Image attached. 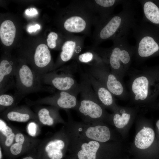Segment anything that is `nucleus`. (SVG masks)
<instances>
[{
	"label": "nucleus",
	"instance_id": "nucleus-1",
	"mask_svg": "<svg viewBox=\"0 0 159 159\" xmlns=\"http://www.w3.org/2000/svg\"><path fill=\"white\" fill-rule=\"evenodd\" d=\"M119 13L112 15L96 25L94 34L95 45L106 40H113L127 35L129 30L136 23L135 12L132 1L126 0Z\"/></svg>",
	"mask_w": 159,
	"mask_h": 159
},
{
	"label": "nucleus",
	"instance_id": "nucleus-2",
	"mask_svg": "<svg viewBox=\"0 0 159 159\" xmlns=\"http://www.w3.org/2000/svg\"><path fill=\"white\" fill-rule=\"evenodd\" d=\"M134 76L130 85L132 100L136 104L151 107L159 96V65Z\"/></svg>",
	"mask_w": 159,
	"mask_h": 159
},
{
	"label": "nucleus",
	"instance_id": "nucleus-3",
	"mask_svg": "<svg viewBox=\"0 0 159 159\" xmlns=\"http://www.w3.org/2000/svg\"><path fill=\"white\" fill-rule=\"evenodd\" d=\"M80 85V99L74 110L82 121L108 124L110 114L100 103L86 73L83 74Z\"/></svg>",
	"mask_w": 159,
	"mask_h": 159
},
{
	"label": "nucleus",
	"instance_id": "nucleus-4",
	"mask_svg": "<svg viewBox=\"0 0 159 159\" xmlns=\"http://www.w3.org/2000/svg\"><path fill=\"white\" fill-rule=\"evenodd\" d=\"M127 36L113 40V45L110 48L102 49L100 53L111 72L122 81L129 68L135 52V46L129 43Z\"/></svg>",
	"mask_w": 159,
	"mask_h": 159
},
{
	"label": "nucleus",
	"instance_id": "nucleus-5",
	"mask_svg": "<svg viewBox=\"0 0 159 159\" xmlns=\"http://www.w3.org/2000/svg\"><path fill=\"white\" fill-rule=\"evenodd\" d=\"M135 40L134 56L138 62L159 56V28L142 21L132 29Z\"/></svg>",
	"mask_w": 159,
	"mask_h": 159
},
{
	"label": "nucleus",
	"instance_id": "nucleus-6",
	"mask_svg": "<svg viewBox=\"0 0 159 159\" xmlns=\"http://www.w3.org/2000/svg\"><path fill=\"white\" fill-rule=\"evenodd\" d=\"M66 130L73 135L86 140L102 143L121 141L117 131L103 122H76L69 117Z\"/></svg>",
	"mask_w": 159,
	"mask_h": 159
},
{
	"label": "nucleus",
	"instance_id": "nucleus-7",
	"mask_svg": "<svg viewBox=\"0 0 159 159\" xmlns=\"http://www.w3.org/2000/svg\"><path fill=\"white\" fill-rule=\"evenodd\" d=\"M70 11L63 25L64 29L72 35L88 33L91 25H96L100 20L89 1L73 3Z\"/></svg>",
	"mask_w": 159,
	"mask_h": 159
},
{
	"label": "nucleus",
	"instance_id": "nucleus-8",
	"mask_svg": "<svg viewBox=\"0 0 159 159\" xmlns=\"http://www.w3.org/2000/svg\"><path fill=\"white\" fill-rule=\"evenodd\" d=\"M66 131L69 140L68 147L76 151L78 159H97L99 153L118 152L122 149L120 142L102 143L84 139Z\"/></svg>",
	"mask_w": 159,
	"mask_h": 159
},
{
	"label": "nucleus",
	"instance_id": "nucleus-9",
	"mask_svg": "<svg viewBox=\"0 0 159 159\" xmlns=\"http://www.w3.org/2000/svg\"><path fill=\"white\" fill-rule=\"evenodd\" d=\"M15 77L16 92L24 97L31 93L51 91L50 87L43 85L40 76L25 64L17 67Z\"/></svg>",
	"mask_w": 159,
	"mask_h": 159
},
{
	"label": "nucleus",
	"instance_id": "nucleus-10",
	"mask_svg": "<svg viewBox=\"0 0 159 159\" xmlns=\"http://www.w3.org/2000/svg\"><path fill=\"white\" fill-rule=\"evenodd\" d=\"M87 72L100 81L114 96L122 99L127 97L122 81L111 72L109 65L103 60L90 66Z\"/></svg>",
	"mask_w": 159,
	"mask_h": 159
},
{
	"label": "nucleus",
	"instance_id": "nucleus-11",
	"mask_svg": "<svg viewBox=\"0 0 159 159\" xmlns=\"http://www.w3.org/2000/svg\"><path fill=\"white\" fill-rule=\"evenodd\" d=\"M138 124L131 150L137 154L159 151L155 130L150 121L141 120Z\"/></svg>",
	"mask_w": 159,
	"mask_h": 159
},
{
	"label": "nucleus",
	"instance_id": "nucleus-12",
	"mask_svg": "<svg viewBox=\"0 0 159 159\" xmlns=\"http://www.w3.org/2000/svg\"><path fill=\"white\" fill-rule=\"evenodd\" d=\"M43 84L49 85L60 91L80 93V85L72 75L68 72L52 71L40 76Z\"/></svg>",
	"mask_w": 159,
	"mask_h": 159
},
{
	"label": "nucleus",
	"instance_id": "nucleus-13",
	"mask_svg": "<svg viewBox=\"0 0 159 159\" xmlns=\"http://www.w3.org/2000/svg\"><path fill=\"white\" fill-rule=\"evenodd\" d=\"M136 108L118 106L110 114L108 124L113 126L123 138L126 137L137 115Z\"/></svg>",
	"mask_w": 159,
	"mask_h": 159
},
{
	"label": "nucleus",
	"instance_id": "nucleus-14",
	"mask_svg": "<svg viewBox=\"0 0 159 159\" xmlns=\"http://www.w3.org/2000/svg\"><path fill=\"white\" fill-rule=\"evenodd\" d=\"M79 93L76 92L59 91L53 95L35 101L28 99L26 100L29 103L32 104H45L59 109H75L78 103L77 97Z\"/></svg>",
	"mask_w": 159,
	"mask_h": 159
},
{
	"label": "nucleus",
	"instance_id": "nucleus-15",
	"mask_svg": "<svg viewBox=\"0 0 159 159\" xmlns=\"http://www.w3.org/2000/svg\"><path fill=\"white\" fill-rule=\"evenodd\" d=\"M69 140L66 130L57 134L47 144L44 150L49 159H61L68 147Z\"/></svg>",
	"mask_w": 159,
	"mask_h": 159
},
{
	"label": "nucleus",
	"instance_id": "nucleus-16",
	"mask_svg": "<svg viewBox=\"0 0 159 159\" xmlns=\"http://www.w3.org/2000/svg\"><path fill=\"white\" fill-rule=\"evenodd\" d=\"M88 80L101 105L105 108L113 112L118 106L115 102L114 96L100 81L88 72L86 73Z\"/></svg>",
	"mask_w": 159,
	"mask_h": 159
},
{
	"label": "nucleus",
	"instance_id": "nucleus-17",
	"mask_svg": "<svg viewBox=\"0 0 159 159\" xmlns=\"http://www.w3.org/2000/svg\"><path fill=\"white\" fill-rule=\"evenodd\" d=\"M11 60L3 59L0 63V94L15 87V73L17 67Z\"/></svg>",
	"mask_w": 159,
	"mask_h": 159
},
{
	"label": "nucleus",
	"instance_id": "nucleus-18",
	"mask_svg": "<svg viewBox=\"0 0 159 159\" xmlns=\"http://www.w3.org/2000/svg\"><path fill=\"white\" fill-rule=\"evenodd\" d=\"M72 35L66 41L62 47L60 61L62 63L67 62L78 56L82 49L83 39L81 37Z\"/></svg>",
	"mask_w": 159,
	"mask_h": 159
},
{
	"label": "nucleus",
	"instance_id": "nucleus-19",
	"mask_svg": "<svg viewBox=\"0 0 159 159\" xmlns=\"http://www.w3.org/2000/svg\"><path fill=\"white\" fill-rule=\"evenodd\" d=\"M143 11L142 21L159 28V0H138Z\"/></svg>",
	"mask_w": 159,
	"mask_h": 159
},
{
	"label": "nucleus",
	"instance_id": "nucleus-20",
	"mask_svg": "<svg viewBox=\"0 0 159 159\" xmlns=\"http://www.w3.org/2000/svg\"><path fill=\"white\" fill-rule=\"evenodd\" d=\"M90 1L95 12L99 14V22L104 21L112 15L114 9L117 5L122 4L126 0H95Z\"/></svg>",
	"mask_w": 159,
	"mask_h": 159
},
{
	"label": "nucleus",
	"instance_id": "nucleus-21",
	"mask_svg": "<svg viewBox=\"0 0 159 159\" xmlns=\"http://www.w3.org/2000/svg\"><path fill=\"white\" fill-rule=\"evenodd\" d=\"M59 109L53 106L40 109L37 113L39 121L43 125L49 126L53 125L55 122H62L59 114Z\"/></svg>",
	"mask_w": 159,
	"mask_h": 159
},
{
	"label": "nucleus",
	"instance_id": "nucleus-22",
	"mask_svg": "<svg viewBox=\"0 0 159 159\" xmlns=\"http://www.w3.org/2000/svg\"><path fill=\"white\" fill-rule=\"evenodd\" d=\"M16 33L15 26L10 20H6L1 24L0 27V37L2 43L9 46L13 42Z\"/></svg>",
	"mask_w": 159,
	"mask_h": 159
},
{
	"label": "nucleus",
	"instance_id": "nucleus-23",
	"mask_svg": "<svg viewBox=\"0 0 159 159\" xmlns=\"http://www.w3.org/2000/svg\"><path fill=\"white\" fill-rule=\"evenodd\" d=\"M4 114L10 120L25 122L30 119L32 113L27 108L21 107L11 109L10 108L6 111Z\"/></svg>",
	"mask_w": 159,
	"mask_h": 159
},
{
	"label": "nucleus",
	"instance_id": "nucleus-24",
	"mask_svg": "<svg viewBox=\"0 0 159 159\" xmlns=\"http://www.w3.org/2000/svg\"><path fill=\"white\" fill-rule=\"evenodd\" d=\"M78 61L82 63L94 65L103 60L100 55L92 51H89L77 56Z\"/></svg>",
	"mask_w": 159,
	"mask_h": 159
},
{
	"label": "nucleus",
	"instance_id": "nucleus-25",
	"mask_svg": "<svg viewBox=\"0 0 159 159\" xmlns=\"http://www.w3.org/2000/svg\"><path fill=\"white\" fill-rule=\"evenodd\" d=\"M24 97L16 92L14 95L3 93L0 95V105L1 108L12 107Z\"/></svg>",
	"mask_w": 159,
	"mask_h": 159
},
{
	"label": "nucleus",
	"instance_id": "nucleus-26",
	"mask_svg": "<svg viewBox=\"0 0 159 159\" xmlns=\"http://www.w3.org/2000/svg\"><path fill=\"white\" fill-rule=\"evenodd\" d=\"M58 37V35L55 32H51L49 34L47 41L49 48L52 49L55 48L57 45L56 41Z\"/></svg>",
	"mask_w": 159,
	"mask_h": 159
},
{
	"label": "nucleus",
	"instance_id": "nucleus-27",
	"mask_svg": "<svg viewBox=\"0 0 159 159\" xmlns=\"http://www.w3.org/2000/svg\"><path fill=\"white\" fill-rule=\"evenodd\" d=\"M0 131L1 133L6 137L13 132L12 129L7 126L4 121L1 119L0 120Z\"/></svg>",
	"mask_w": 159,
	"mask_h": 159
},
{
	"label": "nucleus",
	"instance_id": "nucleus-28",
	"mask_svg": "<svg viewBox=\"0 0 159 159\" xmlns=\"http://www.w3.org/2000/svg\"><path fill=\"white\" fill-rule=\"evenodd\" d=\"M23 145L17 143L12 144L10 148L11 153L14 155L20 154L22 151Z\"/></svg>",
	"mask_w": 159,
	"mask_h": 159
},
{
	"label": "nucleus",
	"instance_id": "nucleus-29",
	"mask_svg": "<svg viewBox=\"0 0 159 159\" xmlns=\"http://www.w3.org/2000/svg\"><path fill=\"white\" fill-rule=\"evenodd\" d=\"M37 126L34 122H30L28 125L27 130L29 134L32 136H35L37 132Z\"/></svg>",
	"mask_w": 159,
	"mask_h": 159
},
{
	"label": "nucleus",
	"instance_id": "nucleus-30",
	"mask_svg": "<svg viewBox=\"0 0 159 159\" xmlns=\"http://www.w3.org/2000/svg\"><path fill=\"white\" fill-rule=\"evenodd\" d=\"M15 134L13 132L8 136L6 137L5 142V145L7 147L11 146L12 144L15 137Z\"/></svg>",
	"mask_w": 159,
	"mask_h": 159
},
{
	"label": "nucleus",
	"instance_id": "nucleus-31",
	"mask_svg": "<svg viewBox=\"0 0 159 159\" xmlns=\"http://www.w3.org/2000/svg\"><path fill=\"white\" fill-rule=\"evenodd\" d=\"M25 14L28 16H34L38 14L37 9L34 8H31L26 9L25 11Z\"/></svg>",
	"mask_w": 159,
	"mask_h": 159
},
{
	"label": "nucleus",
	"instance_id": "nucleus-32",
	"mask_svg": "<svg viewBox=\"0 0 159 159\" xmlns=\"http://www.w3.org/2000/svg\"><path fill=\"white\" fill-rule=\"evenodd\" d=\"M14 140L16 143L23 144L25 141V138L22 134L19 133L15 135Z\"/></svg>",
	"mask_w": 159,
	"mask_h": 159
},
{
	"label": "nucleus",
	"instance_id": "nucleus-33",
	"mask_svg": "<svg viewBox=\"0 0 159 159\" xmlns=\"http://www.w3.org/2000/svg\"><path fill=\"white\" fill-rule=\"evenodd\" d=\"M155 130L158 145L159 147V119L156 121Z\"/></svg>",
	"mask_w": 159,
	"mask_h": 159
},
{
	"label": "nucleus",
	"instance_id": "nucleus-34",
	"mask_svg": "<svg viewBox=\"0 0 159 159\" xmlns=\"http://www.w3.org/2000/svg\"><path fill=\"white\" fill-rule=\"evenodd\" d=\"M40 26L38 24H35L34 26H29L28 29V32L31 33L33 32H35L37 30L39 29L40 28Z\"/></svg>",
	"mask_w": 159,
	"mask_h": 159
},
{
	"label": "nucleus",
	"instance_id": "nucleus-35",
	"mask_svg": "<svg viewBox=\"0 0 159 159\" xmlns=\"http://www.w3.org/2000/svg\"><path fill=\"white\" fill-rule=\"evenodd\" d=\"M151 108L155 110H159V101H157Z\"/></svg>",
	"mask_w": 159,
	"mask_h": 159
},
{
	"label": "nucleus",
	"instance_id": "nucleus-36",
	"mask_svg": "<svg viewBox=\"0 0 159 159\" xmlns=\"http://www.w3.org/2000/svg\"><path fill=\"white\" fill-rule=\"evenodd\" d=\"M21 159H36L30 156H27L24 157Z\"/></svg>",
	"mask_w": 159,
	"mask_h": 159
},
{
	"label": "nucleus",
	"instance_id": "nucleus-37",
	"mask_svg": "<svg viewBox=\"0 0 159 159\" xmlns=\"http://www.w3.org/2000/svg\"><path fill=\"white\" fill-rule=\"evenodd\" d=\"M2 154L1 148H0V159H2Z\"/></svg>",
	"mask_w": 159,
	"mask_h": 159
}]
</instances>
